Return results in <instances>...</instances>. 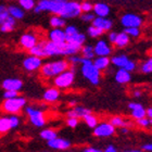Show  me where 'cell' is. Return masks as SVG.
<instances>
[{
  "instance_id": "1",
  "label": "cell",
  "mask_w": 152,
  "mask_h": 152,
  "mask_svg": "<svg viewBox=\"0 0 152 152\" xmlns=\"http://www.w3.org/2000/svg\"><path fill=\"white\" fill-rule=\"evenodd\" d=\"M70 66L71 65L69 61L64 59L47 61V62H44L39 69V74L44 79H52L60 73L67 70Z\"/></svg>"
},
{
  "instance_id": "2",
  "label": "cell",
  "mask_w": 152,
  "mask_h": 152,
  "mask_svg": "<svg viewBox=\"0 0 152 152\" xmlns=\"http://www.w3.org/2000/svg\"><path fill=\"white\" fill-rule=\"evenodd\" d=\"M66 2L67 0H39L36 2L34 12H48L51 13V14L61 15Z\"/></svg>"
},
{
  "instance_id": "3",
  "label": "cell",
  "mask_w": 152,
  "mask_h": 152,
  "mask_svg": "<svg viewBox=\"0 0 152 152\" xmlns=\"http://www.w3.org/2000/svg\"><path fill=\"white\" fill-rule=\"evenodd\" d=\"M24 112H25V115L28 118L29 123L32 124L33 126L37 127V128H41L47 123L46 112L37 105L26 104V107L24 108Z\"/></svg>"
},
{
  "instance_id": "4",
  "label": "cell",
  "mask_w": 152,
  "mask_h": 152,
  "mask_svg": "<svg viewBox=\"0 0 152 152\" xmlns=\"http://www.w3.org/2000/svg\"><path fill=\"white\" fill-rule=\"evenodd\" d=\"M80 73L83 77L87 79L91 85H99L100 79H101V72L95 66V64L92 63V60H88L84 58V61L80 64Z\"/></svg>"
},
{
  "instance_id": "5",
  "label": "cell",
  "mask_w": 152,
  "mask_h": 152,
  "mask_svg": "<svg viewBox=\"0 0 152 152\" xmlns=\"http://www.w3.org/2000/svg\"><path fill=\"white\" fill-rule=\"evenodd\" d=\"M27 104V100L23 96H16L11 99H3L1 110L6 114H20Z\"/></svg>"
},
{
  "instance_id": "6",
  "label": "cell",
  "mask_w": 152,
  "mask_h": 152,
  "mask_svg": "<svg viewBox=\"0 0 152 152\" xmlns=\"http://www.w3.org/2000/svg\"><path fill=\"white\" fill-rule=\"evenodd\" d=\"M75 82V71L74 69L69 67L67 70L57 75L54 78H52V84L54 87L59 88L60 90L63 89H69L72 87Z\"/></svg>"
},
{
  "instance_id": "7",
  "label": "cell",
  "mask_w": 152,
  "mask_h": 152,
  "mask_svg": "<svg viewBox=\"0 0 152 152\" xmlns=\"http://www.w3.org/2000/svg\"><path fill=\"white\" fill-rule=\"evenodd\" d=\"M20 124H21V117L18 114L1 115L0 116V135L15 129L20 126Z\"/></svg>"
},
{
  "instance_id": "8",
  "label": "cell",
  "mask_w": 152,
  "mask_h": 152,
  "mask_svg": "<svg viewBox=\"0 0 152 152\" xmlns=\"http://www.w3.org/2000/svg\"><path fill=\"white\" fill-rule=\"evenodd\" d=\"M39 40H40V36L37 32L28 31L21 35L19 39V46L23 50L29 51Z\"/></svg>"
},
{
  "instance_id": "9",
  "label": "cell",
  "mask_w": 152,
  "mask_h": 152,
  "mask_svg": "<svg viewBox=\"0 0 152 152\" xmlns=\"http://www.w3.org/2000/svg\"><path fill=\"white\" fill-rule=\"evenodd\" d=\"M82 8H80V2L76 0H67L66 4L64 7V10L61 13V16L65 20L67 19H75L78 18L82 14Z\"/></svg>"
},
{
  "instance_id": "10",
  "label": "cell",
  "mask_w": 152,
  "mask_h": 152,
  "mask_svg": "<svg viewBox=\"0 0 152 152\" xmlns=\"http://www.w3.org/2000/svg\"><path fill=\"white\" fill-rule=\"evenodd\" d=\"M44 63L42 59L39 57H36L34 54H28L27 57H25L22 61V66L23 69L28 72V73H34L39 71V69L41 67Z\"/></svg>"
},
{
  "instance_id": "11",
  "label": "cell",
  "mask_w": 152,
  "mask_h": 152,
  "mask_svg": "<svg viewBox=\"0 0 152 152\" xmlns=\"http://www.w3.org/2000/svg\"><path fill=\"white\" fill-rule=\"evenodd\" d=\"M116 128L110 122H101L94 128V135L98 138H108L113 136Z\"/></svg>"
},
{
  "instance_id": "12",
  "label": "cell",
  "mask_w": 152,
  "mask_h": 152,
  "mask_svg": "<svg viewBox=\"0 0 152 152\" xmlns=\"http://www.w3.org/2000/svg\"><path fill=\"white\" fill-rule=\"evenodd\" d=\"M142 19L141 16L135 13H125L121 18V24L123 27H140L142 25Z\"/></svg>"
},
{
  "instance_id": "13",
  "label": "cell",
  "mask_w": 152,
  "mask_h": 152,
  "mask_svg": "<svg viewBox=\"0 0 152 152\" xmlns=\"http://www.w3.org/2000/svg\"><path fill=\"white\" fill-rule=\"evenodd\" d=\"M63 44H54L52 41H49L48 39H46L45 40V54H46V58L63 57Z\"/></svg>"
},
{
  "instance_id": "14",
  "label": "cell",
  "mask_w": 152,
  "mask_h": 152,
  "mask_svg": "<svg viewBox=\"0 0 152 152\" xmlns=\"http://www.w3.org/2000/svg\"><path fill=\"white\" fill-rule=\"evenodd\" d=\"M94 50H95L96 57H110L112 54L111 45L109 44V41L105 39H99L94 46Z\"/></svg>"
},
{
  "instance_id": "15",
  "label": "cell",
  "mask_w": 152,
  "mask_h": 152,
  "mask_svg": "<svg viewBox=\"0 0 152 152\" xmlns=\"http://www.w3.org/2000/svg\"><path fill=\"white\" fill-rule=\"evenodd\" d=\"M23 80L16 77H9L3 79L1 82V87L3 90H13V91H21L23 88Z\"/></svg>"
},
{
  "instance_id": "16",
  "label": "cell",
  "mask_w": 152,
  "mask_h": 152,
  "mask_svg": "<svg viewBox=\"0 0 152 152\" xmlns=\"http://www.w3.org/2000/svg\"><path fill=\"white\" fill-rule=\"evenodd\" d=\"M47 143H48V147H49L50 149L57 150V151L67 150L72 146V143H71L70 140L64 139V138H61V137H58V136L56 137V138H53V139L47 141Z\"/></svg>"
},
{
  "instance_id": "17",
  "label": "cell",
  "mask_w": 152,
  "mask_h": 152,
  "mask_svg": "<svg viewBox=\"0 0 152 152\" xmlns=\"http://www.w3.org/2000/svg\"><path fill=\"white\" fill-rule=\"evenodd\" d=\"M128 109H129L130 115L134 120H139V118L147 116V109L141 103L130 102V103H128Z\"/></svg>"
},
{
  "instance_id": "18",
  "label": "cell",
  "mask_w": 152,
  "mask_h": 152,
  "mask_svg": "<svg viewBox=\"0 0 152 152\" xmlns=\"http://www.w3.org/2000/svg\"><path fill=\"white\" fill-rule=\"evenodd\" d=\"M47 39L54 44H63L66 41V35L63 28H52L48 32Z\"/></svg>"
},
{
  "instance_id": "19",
  "label": "cell",
  "mask_w": 152,
  "mask_h": 152,
  "mask_svg": "<svg viewBox=\"0 0 152 152\" xmlns=\"http://www.w3.org/2000/svg\"><path fill=\"white\" fill-rule=\"evenodd\" d=\"M61 97V91L60 89L57 88V87H49L44 91L42 94V100L47 103H54L57 102Z\"/></svg>"
},
{
  "instance_id": "20",
  "label": "cell",
  "mask_w": 152,
  "mask_h": 152,
  "mask_svg": "<svg viewBox=\"0 0 152 152\" xmlns=\"http://www.w3.org/2000/svg\"><path fill=\"white\" fill-rule=\"evenodd\" d=\"M91 24L96 27L100 28L103 32H110L113 27V21L110 20L109 18H100V16H96Z\"/></svg>"
},
{
  "instance_id": "21",
  "label": "cell",
  "mask_w": 152,
  "mask_h": 152,
  "mask_svg": "<svg viewBox=\"0 0 152 152\" xmlns=\"http://www.w3.org/2000/svg\"><path fill=\"white\" fill-rule=\"evenodd\" d=\"M94 14L96 16H100V18H108L110 15L111 9L109 7L108 3L103 2V1H98V2L94 3V8H92Z\"/></svg>"
},
{
  "instance_id": "22",
  "label": "cell",
  "mask_w": 152,
  "mask_h": 152,
  "mask_svg": "<svg viewBox=\"0 0 152 152\" xmlns=\"http://www.w3.org/2000/svg\"><path fill=\"white\" fill-rule=\"evenodd\" d=\"M91 113V111L89 109L85 108V107H80V105H75V107H72V108L67 111V116L70 117H76V118H84V117L87 115V114Z\"/></svg>"
},
{
  "instance_id": "23",
  "label": "cell",
  "mask_w": 152,
  "mask_h": 152,
  "mask_svg": "<svg viewBox=\"0 0 152 152\" xmlns=\"http://www.w3.org/2000/svg\"><path fill=\"white\" fill-rule=\"evenodd\" d=\"M114 79L117 84L125 85L132 80V74H130V72L124 70V69H117L116 73L114 75Z\"/></svg>"
},
{
  "instance_id": "24",
  "label": "cell",
  "mask_w": 152,
  "mask_h": 152,
  "mask_svg": "<svg viewBox=\"0 0 152 152\" xmlns=\"http://www.w3.org/2000/svg\"><path fill=\"white\" fill-rule=\"evenodd\" d=\"M129 60L130 59L127 57L126 54H116V56L111 57V64L115 67H117V69H125V66L129 62Z\"/></svg>"
},
{
  "instance_id": "25",
  "label": "cell",
  "mask_w": 152,
  "mask_h": 152,
  "mask_svg": "<svg viewBox=\"0 0 152 152\" xmlns=\"http://www.w3.org/2000/svg\"><path fill=\"white\" fill-rule=\"evenodd\" d=\"M92 63L100 72L105 71L111 64V59L109 57H95L92 60Z\"/></svg>"
},
{
  "instance_id": "26",
  "label": "cell",
  "mask_w": 152,
  "mask_h": 152,
  "mask_svg": "<svg viewBox=\"0 0 152 152\" xmlns=\"http://www.w3.org/2000/svg\"><path fill=\"white\" fill-rule=\"evenodd\" d=\"M45 40H46V39L40 38V40L38 41L37 44L28 51V53L34 54V56L41 58V59H45V58H46V54H45Z\"/></svg>"
},
{
  "instance_id": "27",
  "label": "cell",
  "mask_w": 152,
  "mask_h": 152,
  "mask_svg": "<svg viewBox=\"0 0 152 152\" xmlns=\"http://www.w3.org/2000/svg\"><path fill=\"white\" fill-rule=\"evenodd\" d=\"M8 11H9L10 16H12L13 19L16 20V21L23 20L25 16V11L20 6H16V4H11V6L8 7Z\"/></svg>"
},
{
  "instance_id": "28",
  "label": "cell",
  "mask_w": 152,
  "mask_h": 152,
  "mask_svg": "<svg viewBox=\"0 0 152 152\" xmlns=\"http://www.w3.org/2000/svg\"><path fill=\"white\" fill-rule=\"evenodd\" d=\"M86 38L87 37H86L85 34L78 32L76 33L75 35L71 36V37H66V42H70V44L74 45V46L82 48L86 42Z\"/></svg>"
},
{
  "instance_id": "29",
  "label": "cell",
  "mask_w": 152,
  "mask_h": 152,
  "mask_svg": "<svg viewBox=\"0 0 152 152\" xmlns=\"http://www.w3.org/2000/svg\"><path fill=\"white\" fill-rule=\"evenodd\" d=\"M16 26V20H14L12 16H9V18H7L4 21L1 22L0 24V32L2 33H10L14 31Z\"/></svg>"
},
{
  "instance_id": "30",
  "label": "cell",
  "mask_w": 152,
  "mask_h": 152,
  "mask_svg": "<svg viewBox=\"0 0 152 152\" xmlns=\"http://www.w3.org/2000/svg\"><path fill=\"white\" fill-rule=\"evenodd\" d=\"M129 41L130 37L123 31V32L121 33H117L116 38H115V41H114L113 45L116 48H125L127 45L129 44Z\"/></svg>"
},
{
  "instance_id": "31",
  "label": "cell",
  "mask_w": 152,
  "mask_h": 152,
  "mask_svg": "<svg viewBox=\"0 0 152 152\" xmlns=\"http://www.w3.org/2000/svg\"><path fill=\"white\" fill-rule=\"evenodd\" d=\"M49 25L52 28H64L66 25V20L62 18L61 15H57V14H52L49 20Z\"/></svg>"
},
{
  "instance_id": "32",
  "label": "cell",
  "mask_w": 152,
  "mask_h": 152,
  "mask_svg": "<svg viewBox=\"0 0 152 152\" xmlns=\"http://www.w3.org/2000/svg\"><path fill=\"white\" fill-rule=\"evenodd\" d=\"M79 54H80L83 58H85V59L94 60V58L96 57L95 50H94V46H92V45H84V46L80 48Z\"/></svg>"
},
{
  "instance_id": "33",
  "label": "cell",
  "mask_w": 152,
  "mask_h": 152,
  "mask_svg": "<svg viewBox=\"0 0 152 152\" xmlns=\"http://www.w3.org/2000/svg\"><path fill=\"white\" fill-rule=\"evenodd\" d=\"M110 123L113 125L115 128H122V127H128L129 126V122L126 121L123 116H113L110 120Z\"/></svg>"
},
{
  "instance_id": "34",
  "label": "cell",
  "mask_w": 152,
  "mask_h": 152,
  "mask_svg": "<svg viewBox=\"0 0 152 152\" xmlns=\"http://www.w3.org/2000/svg\"><path fill=\"white\" fill-rule=\"evenodd\" d=\"M39 136H40L41 139L46 140V141H49V140L53 139L58 136V133L52 128H45L39 133Z\"/></svg>"
},
{
  "instance_id": "35",
  "label": "cell",
  "mask_w": 152,
  "mask_h": 152,
  "mask_svg": "<svg viewBox=\"0 0 152 152\" xmlns=\"http://www.w3.org/2000/svg\"><path fill=\"white\" fill-rule=\"evenodd\" d=\"M84 122L86 123V125L89 127V128H95L97 125H98V123H99V120H98V117L96 116L95 114H92V113H89V114H87L84 118Z\"/></svg>"
},
{
  "instance_id": "36",
  "label": "cell",
  "mask_w": 152,
  "mask_h": 152,
  "mask_svg": "<svg viewBox=\"0 0 152 152\" xmlns=\"http://www.w3.org/2000/svg\"><path fill=\"white\" fill-rule=\"evenodd\" d=\"M19 6L22 8L24 11H34V8L36 6L35 0H18Z\"/></svg>"
},
{
  "instance_id": "37",
  "label": "cell",
  "mask_w": 152,
  "mask_h": 152,
  "mask_svg": "<svg viewBox=\"0 0 152 152\" xmlns=\"http://www.w3.org/2000/svg\"><path fill=\"white\" fill-rule=\"evenodd\" d=\"M103 34H104V32H103V31H101L100 28L96 27V26H94L92 24L87 27V35H88L89 37L98 38V37H101Z\"/></svg>"
},
{
  "instance_id": "38",
  "label": "cell",
  "mask_w": 152,
  "mask_h": 152,
  "mask_svg": "<svg viewBox=\"0 0 152 152\" xmlns=\"http://www.w3.org/2000/svg\"><path fill=\"white\" fill-rule=\"evenodd\" d=\"M140 71L143 74H151L152 73V57H150L148 60L143 61L140 65Z\"/></svg>"
},
{
  "instance_id": "39",
  "label": "cell",
  "mask_w": 152,
  "mask_h": 152,
  "mask_svg": "<svg viewBox=\"0 0 152 152\" xmlns=\"http://www.w3.org/2000/svg\"><path fill=\"white\" fill-rule=\"evenodd\" d=\"M67 61H69L70 65H72V66H76V65H80V64L83 63L84 58H83L79 53H77V54H73V56L67 57Z\"/></svg>"
},
{
  "instance_id": "40",
  "label": "cell",
  "mask_w": 152,
  "mask_h": 152,
  "mask_svg": "<svg viewBox=\"0 0 152 152\" xmlns=\"http://www.w3.org/2000/svg\"><path fill=\"white\" fill-rule=\"evenodd\" d=\"M124 32L130 38H138L140 36V28L139 27H127L124 29Z\"/></svg>"
},
{
  "instance_id": "41",
  "label": "cell",
  "mask_w": 152,
  "mask_h": 152,
  "mask_svg": "<svg viewBox=\"0 0 152 152\" xmlns=\"http://www.w3.org/2000/svg\"><path fill=\"white\" fill-rule=\"evenodd\" d=\"M64 32H65V35H66V37H71V36L75 35L76 33H78V28L76 27L75 25H65V27H64Z\"/></svg>"
},
{
  "instance_id": "42",
  "label": "cell",
  "mask_w": 152,
  "mask_h": 152,
  "mask_svg": "<svg viewBox=\"0 0 152 152\" xmlns=\"http://www.w3.org/2000/svg\"><path fill=\"white\" fill-rule=\"evenodd\" d=\"M95 18H96V15L92 12H83L82 14H80L82 21L86 23H91Z\"/></svg>"
},
{
  "instance_id": "43",
  "label": "cell",
  "mask_w": 152,
  "mask_h": 152,
  "mask_svg": "<svg viewBox=\"0 0 152 152\" xmlns=\"http://www.w3.org/2000/svg\"><path fill=\"white\" fill-rule=\"evenodd\" d=\"M80 8H82V12H91L94 4L88 0H85V1L80 2Z\"/></svg>"
},
{
  "instance_id": "44",
  "label": "cell",
  "mask_w": 152,
  "mask_h": 152,
  "mask_svg": "<svg viewBox=\"0 0 152 152\" xmlns=\"http://www.w3.org/2000/svg\"><path fill=\"white\" fill-rule=\"evenodd\" d=\"M137 122V125L141 128H149L151 126V124H150V120L148 117H142V118H139V120H136Z\"/></svg>"
},
{
  "instance_id": "45",
  "label": "cell",
  "mask_w": 152,
  "mask_h": 152,
  "mask_svg": "<svg viewBox=\"0 0 152 152\" xmlns=\"http://www.w3.org/2000/svg\"><path fill=\"white\" fill-rule=\"evenodd\" d=\"M9 16H10V14H9V11H8V7L1 4V6H0V21L2 22V21H4V20H6L7 18H9Z\"/></svg>"
},
{
  "instance_id": "46",
  "label": "cell",
  "mask_w": 152,
  "mask_h": 152,
  "mask_svg": "<svg viewBox=\"0 0 152 152\" xmlns=\"http://www.w3.org/2000/svg\"><path fill=\"white\" fill-rule=\"evenodd\" d=\"M79 123V120L78 118H76V117H70L67 116V120H66V125L70 128H76L77 125Z\"/></svg>"
},
{
  "instance_id": "47",
  "label": "cell",
  "mask_w": 152,
  "mask_h": 152,
  "mask_svg": "<svg viewBox=\"0 0 152 152\" xmlns=\"http://www.w3.org/2000/svg\"><path fill=\"white\" fill-rule=\"evenodd\" d=\"M19 96V91H13V90H4L3 92V99H11Z\"/></svg>"
},
{
  "instance_id": "48",
  "label": "cell",
  "mask_w": 152,
  "mask_h": 152,
  "mask_svg": "<svg viewBox=\"0 0 152 152\" xmlns=\"http://www.w3.org/2000/svg\"><path fill=\"white\" fill-rule=\"evenodd\" d=\"M116 35H117L116 32H111V31H110V33H109V35H108V41H109V42L114 44L115 38H116Z\"/></svg>"
},
{
  "instance_id": "49",
  "label": "cell",
  "mask_w": 152,
  "mask_h": 152,
  "mask_svg": "<svg viewBox=\"0 0 152 152\" xmlns=\"http://www.w3.org/2000/svg\"><path fill=\"white\" fill-rule=\"evenodd\" d=\"M103 152H118L116 149V147L113 146V145H109V146L105 147V149L103 150Z\"/></svg>"
},
{
  "instance_id": "50",
  "label": "cell",
  "mask_w": 152,
  "mask_h": 152,
  "mask_svg": "<svg viewBox=\"0 0 152 152\" xmlns=\"http://www.w3.org/2000/svg\"><path fill=\"white\" fill-rule=\"evenodd\" d=\"M142 150L145 152H152V142L145 143V145L142 146Z\"/></svg>"
},
{
  "instance_id": "51",
  "label": "cell",
  "mask_w": 152,
  "mask_h": 152,
  "mask_svg": "<svg viewBox=\"0 0 152 152\" xmlns=\"http://www.w3.org/2000/svg\"><path fill=\"white\" fill-rule=\"evenodd\" d=\"M83 152H103L102 150L97 149V148H94V147H88V148H85L83 150Z\"/></svg>"
},
{
  "instance_id": "52",
  "label": "cell",
  "mask_w": 152,
  "mask_h": 152,
  "mask_svg": "<svg viewBox=\"0 0 152 152\" xmlns=\"http://www.w3.org/2000/svg\"><path fill=\"white\" fill-rule=\"evenodd\" d=\"M133 96L135 98H140V97H141V91H140L139 89H136V90H134Z\"/></svg>"
},
{
  "instance_id": "53",
  "label": "cell",
  "mask_w": 152,
  "mask_h": 152,
  "mask_svg": "<svg viewBox=\"0 0 152 152\" xmlns=\"http://www.w3.org/2000/svg\"><path fill=\"white\" fill-rule=\"evenodd\" d=\"M147 117L149 120H152V108L147 109Z\"/></svg>"
},
{
  "instance_id": "54",
  "label": "cell",
  "mask_w": 152,
  "mask_h": 152,
  "mask_svg": "<svg viewBox=\"0 0 152 152\" xmlns=\"http://www.w3.org/2000/svg\"><path fill=\"white\" fill-rule=\"evenodd\" d=\"M121 129V133L122 134H127L128 133V128L127 127H122V128H120Z\"/></svg>"
},
{
  "instance_id": "55",
  "label": "cell",
  "mask_w": 152,
  "mask_h": 152,
  "mask_svg": "<svg viewBox=\"0 0 152 152\" xmlns=\"http://www.w3.org/2000/svg\"><path fill=\"white\" fill-rule=\"evenodd\" d=\"M123 152H145V151L139 149H133V150H126V151H123Z\"/></svg>"
},
{
  "instance_id": "56",
  "label": "cell",
  "mask_w": 152,
  "mask_h": 152,
  "mask_svg": "<svg viewBox=\"0 0 152 152\" xmlns=\"http://www.w3.org/2000/svg\"><path fill=\"white\" fill-rule=\"evenodd\" d=\"M70 105L71 107H75V105H77V102L75 100H72V101H70Z\"/></svg>"
},
{
  "instance_id": "57",
  "label": "cell",
  "mask_w": 152,
  "mask_h": 152,
  "mask_svg": "<svg viewBox=\"0 0 152 152\" xmlns=\"http://www.w3.org/2000/svg\"><path fill=\"white\" fill-rule=\"evenodd\" d=\"M149 54H150V57H152V47H151V49H150V51H149Z\"/></svg>"
},
{
  "instance_id": "58",
  "label": "cell",
  "mask_w": 152,
  "mask_h": 152,
  "mask_svg": "<svg viewBox=\"0 0 152 152\" xmlns=\"http://www.w3.org/2000/svg\"><path fill=\"white\" fill-rule=\"evenodd\" d=\"M150 124H151V125H152V120H150Z\"/></svg>"
},
{
  "instance_id": "59",
  "label": "cell",
  "mask_w": 152,
  "mask_h": 152,
  "mask_svg": "<svg viewBox=\"0 0 152 152\" xmlns=\"http://www.w3.org/2000/svg\"><path fill=\"white\" fill-rule=\"evenodd\" d=\"M45 152H47V151H45Z\"/></svg>"
}]
</instances>
